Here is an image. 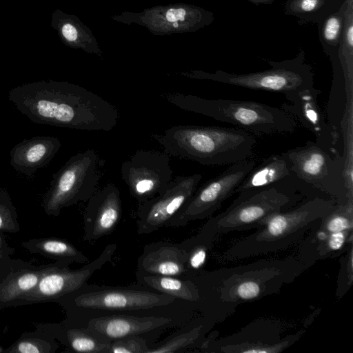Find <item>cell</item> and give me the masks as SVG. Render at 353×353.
Segmentation results:
<instances>
[{"label": "cell", "mask_w": 353, "mask_h": 353, "mask_svg": "<svg viewBox=\"0 0 353 353\" xmlns=\"http://www.w3.org/2000/svg\"><path fill=\"white\" fill-rule=\"evenodd\" d=\"M8 100L31 121L88 131H110L119 119L113 104L79 85L42 80L12 88Z\"/></svg>", "instance_id": "6da1fadb"}, {"label": "cell", "mask_w": 353, "mask_h": 353, "mask_svg": "<svg viewBox=\"0 0 353 353\" xmlns=\"http://www.w3.org/2000/svg\"><path fill=\"white\" fill-rule=\"evenodd\" d=\"M151 137L169 156L208 166H220L250 159L256 139L237 127L177 125Z\"/></svg>", "instance_id": "7a4b0ae2"}, {"label": "cell", "mask_w": 353, "mask_h": 353, "mask_svg": "<svg viewBox=\"0 0 353 353\" xmlns=\"http://www.w3.org/2000/svg\"><path fill=\"white\" fill-rule=\"evenodd\" d=\"M163 98L182 110L230 123L254 136L293 132L296 121L280 108L251 101L208 99L181 93H165Z\"/></svg>", "instance_id": "3957f363"}, {"label": "cell", "mask_w": 353, "mask_h": 353, "mask_svg": "<svg viewBox=\"0 0 353 353\" xmlns=\"http://www.w3.org/2000/svg\"><path fill=\"white\" fill-rule=\"evenodd\" d=\"M103 165L94 150L72 156L52 174L43 199L45 212L58 216L63 208L87 201L97 190Z\"/></svg>", "instance_id": "277c9868"}, {"label": "cell", "mask_w": 353, "mask_h": 353, "mask_svg": "<svg viewBox=\"0 0 353 353\" xmlns=\"http://www.w3.org/2000/svg\"><path fill=\"white\" fill-rule=\"evenodd\" d=\"M182 303L149 314H138L136 311L92 316L84 319L81 327L110 343L125 337L141 336L150 344L165 329L182 326L188 322L186 320L190 316L185 309H182Z\"/></svg>", "instance_id": "5b68a950"}, {"label": "cell", "mask_w": 353, "mask_h": 353, "mask_svg": "<svg viewBox=\"0 0 353 353\" xmlns=\"http://www.w3.org/2000/svg\"><path fill=\"white\" fill-rule=\"evenodd\" d=\"M72 304L81 320L111 313L136 312L185 302L148 289L86 284L71 294Z\"/></svg>", "instance_id": "8992f818"}, {"label": "cell", "mask_w": 353, "mask_h": 353, "mask_svg": "<svg viewBox=\"0 0 353 353\" xmlns=\"http://www.w3.org/2000/svg\"><path fill=\"white\" fill-rule=\"evenodd\" d=\"M282 154L294 177L345 203L348 190L343 157H333L319 144L311 141Z\"/></svg>", "instance_id": "52a82bcc"}, {"label": "cell", "mask_w": 353, "mask_h": 353, "mask_svg": "<svg viewBox=\"0 0 353 353\" xmlns=\"http://www.w3.org/2000/svg\"><path fill=\"white\" fill-rule=\"evenodd\" d=\"M272 69L247 74L218 70L195 72L190 77L213 81L247 89L283 93L285 95L314 87V74L302 60L270 62Z\"/></svg>", "instance_id": "ba28073f"}, {"label": "cell", "mask_w": 353, "mask_h": 353, "mask_svg": "<svg viewBox=\"0 0 353 353\" xmlns=\"http://www.w3.org/2000/svg\"><path fill=\"white\" fill-rule=\"evenodd\" d=\"M256 165L245 159L230 165L216 176L198 187L188 203L176 214L168 227L185 226L190 221L210 216L222 203L234 194L236 188Z\"/></svg>", "instance_id": "9c48e42d"}, {"label": "cell", "mask_w": 353, "mask_h": 353, "mask_svg": "<svg viewBox=\"0 0 353 353\" xmlns=\"http://www.w3.org/2000/svg\"><path fill=\"white\" fill-rule=\"evenodd\" d=\"M123 181L138 203L159 194L172 179L170 156L152 150L136 151L121 167Z\"/></svg>", "instance_id": "30bf717a"}, {"label": "cell", "mask_w": 353, "mask_h": 353, "mask_svg": "<svg viewBox=\"0 0 353 353\" xmlns=\"http://www.w3.org/2000/svg\"><path fill=\"white\" fill-rule=\"evenodd\" d=\"M202 178L199 173L176 176L159 194L138 203L137 234H148L168 227L172 219L190 199Z\"/></svg>", "instance_id": "8fae6325"}, {"label": "cell", "mask_w": 353, "mask_h": 353, "mask_svg": "<svg viewBox=\"0 0 353 353\" xmlns=\"http://www.w3.org/2000/svg\"><path fill=\"white\" fill-rule=\"evenodd\" d=\"M239 194L231 206L212 220L216 230L229 231L261 223L267 216L281 212L290 201L288 195L274 185Z\"/></svg>", "instance_id": "7c38bea8"}, {"label": "cell", "mask_w": 353, "mask_h": 353, "mask_svg": "<svg viewBox=\"0 0 353 353\" xmlns=\"http://www.w3.org/2000/svg\"><path fill=\"white\" fill-rule=\"evenodd\" d=\"M116 250L115 243L108 244L97 258L77 270H71L65 266H50L36 287L21 299L26 302L49 301L75 292L85 285L97 271L112 260Z\"/></svg>", "instance_id": "4fadbf2b"}, {"label": "cell", "mask_w": 353, "mask_h": 353, "mask_svg": "<svg viewBox=\"0 0 353 353\" xmlns=\"http://www.w3.org/2000/svg\"><path fill=\"white\" fill-rule=\"evenodd\" d=\"M83 214L84 240L95 241L112 233L121 217L119 189L112 183L105 185L87 201Z\"/></svg>", "instance_id": "5bb4252c"}, {"label": "cell", "mask_w": 353, "mask_h": 353, "mask_svg": "<svg viewBox=\"0 0 353 353\" xmlns=\"http://www.w3.org/2000/svg\"><path fill=\"white\" fill-rule=\"evenodd\" d=\"M321 91L312 87L285 95L288 102L281 109L290 114L296 122L312 132L317 139L327 143L334 141L333 130L325 122V116L318 103Z\"/></svg>", "instance_id": "9a60e30c"}, {"label": "cell", "mask_w": 353, "mask_h": 353, "mask_svg": "<svg viewBox=\"0 0 353 353\" xmlns=\"http://www.w3.org/2000/svg\"><path fill=\"white\" fill-rule=\"evenodd\" d=\"M335 206L334 201L316 197L290 212L272 214L261 222L266 223V226L259 237L265 239L284 237L310 221L327 216Z\"/></svg>", "instance_id": "2e32d148"}, {"label": "cell", "mask_w": 353, "mask_h": 353, "mask_svg": "<svg viewBox=\"0 0 353 353\" xmlns=\"http://www.w3.org/2000/svg\"><path fill=\"white\" fill-rule=\"evenodd\" d=\"M185 263L186 254L180 243L161 241L144 246L136 272L185 279Z\"/></svg>", "instance_id": "e0dca14e"}, {"label": "cell", "mask_w": 353, "mask_h": 353, "mask_svg": "<svg viewBox=\"0 0 353 353\" xmlns=\"http://www.w3.org/2000/svg\"><path fill=\"white\" fill-rule=\"evenodd\" d=\"M61 146L60 140L53 136L24 139L11 149L10 163L17 172L32 176L38 170L50 163Z\"/></svg>", "instance_id": "ac0fdd59"}, {"label": "cell", "mask_w": 353, "mask_h": 353, "mask_svg": "<svg viewBox=\"0 0 353 353\" xmlns=\"http://www.w3.org/2000/svg\"><path fill=\"white\" fill-rule=\"evenodd\" d=\"M293 176L287 160L281 154H273L254 165L236 188L234 193L276 185Z\"/></svg>", "instance_id": "d6986e66"}, {"label": "cell", "mask_w": 353, "mask_h": 353, "mask_svg": "<svg viewBox=\"0 0 353 353\" xmlns=\"http://www.w3.org/2000/svg\"><path fill=\"white\" fill-rule=\"evenodd\" d=\"M135 275L137 283L143 288L172 296L191 305H196L200 300L198 289L188 279L137 272Z\"/></svg>", "instance_id": "ffe728a7"}, {"label": "cell", "mask_w": 353, "mask_h": 353, "mask_svg": "<svg viewBox=\"0 0 353 353\" xmlns=\"http://www.w3.org/2000/svg\"><path fill=\"white\" fill-rule=\"evenodd\" d=\"M203 327L201 321L197 319L188 321L161 342L149 344L147 353L189 352L201 338Z\"/></svg>", "instance_id": "44dd1931"}, {"label": "cell", "mask_w": 353, "mask_h": 353, "mask_svg": "<svg viewBox=\"0 0 353 353\" xmlns=\"http://www.w3.org/2000/svg\"><path fill=\"white\" fill-rule=\"evenodd\" d=\"M50 268L39 271L19 272L8 276L0 284V301L7 303L21 299L36 287Z\"/></svg>", "instance_id": "7402d4cb"}, {"label": "cell", "mask_w": 353, "mask_h": 353, "mask_svg": "<svg viewBox=\"0 0 353 353\" xmlns=\"http://www.w3.org/2000/svg\"><path fill=\"white\" fill-rule=\"evenodd\" d=\"M34 252L56 258L64 263H88V257L69 242L57 239L33 240L27 243Z\"/></svg>", "instance_id": "603a6c76"}, {"label": "cell", "mask_w": 353, "mask_h": 353, "mask_svg": "<svg viewBox=\"0 0 353 353\" xmlns=\"http://www.w3.org/2000/svg\"><path fill=\"white\" fill-rule=\"evenodd\" d=\"M66 338L70 348L77 352L108 353L110 342L96 336L83 327H73L66 332Z\"/></svg>", "instance_id": "cb8c5ba5"}, {"label": "cell", "mask_w": 353, "mask_h": 353, "mask_svg": "<svg viewBox=\"0 0 353 353\" xmlns=\"http://www.w3.org/2000/svg\"><path fill=\"white\" fill-rule=\"evenodd\" d=\"M352 203L347 202L335 206L334 209L326 216V229L332 233L347 231L352 228Z\"/></svg>", "instance_id": "d4e9b609"}, {"label": "cell", "mask_w": 353, "mask_h": 353, "mask_svg": "<svg viewBox=\"0 0 353 353\" xmlns=\"http://www.w3.org/2000/svg\"><path fill=\"white\" fill-rule=\"evenodd\" d=\"M148 344L141 336L125 337L110 342L108 353H147Z\"/></svg>", "instance_id": "484cf974"}, {"label": "cell", "mask_w": 353, "mask_h": 353, "mask_svg": "<svg viewBox=\"0 0 353 353\" xmlns=\"http://www.w3.org/2000/svg\"><path fill=\"white\" fill-rule=\"evenodd\" d=\"M343 54L347 61L352 63L353 49V14L352 0H348L345 14L343 33Z\"/></svg>", "instance_id": "4316f807"}, {"label": "cell", "mask_w": 353, "mask_h": 353, "mask_svg": "<svg viewBox=\"0 0 353 353\" xmlns=\"http://www.w3.org/2000/svg\"><path fill=\"white\" fill-rule=\"evenodd\" d=\"M50 349V345L45 341L25 339L15 343L7 351L14 353H48Z\"/></svg>", "instance_id": "83f0119b"}, {"label": "cell", "mask_w": 353, "mask_h": 353, "mask_svg": "<svg viewBox=\"0 0 353 353\" xmlns=\"http://www.w3.org/2000/svg\"><path fill=\"white\" fill-rule=\"evenodd\" d=\"M343 22L337 15H332L325 21L323 34L325 40L330 44H336L339 42L342 32Z\"/></svg>", "instance_id": "f1b7e54d"}, {"label": "cell", "mask_w": 353, "mask_h": 353, "mask_svg": "<svg viewBox=\"0 0 353 353\" xmlns=\"http://www.w3.org/2000/svg\"><path fill=\"white\" fill-rule=\"evenodd\" d=\"M261 288L258 283L246 281L240 283L236 288V294L242 299H251L259 296Z\"/></svg>", "instance_id": "f546056e"}, {"label": "cell", "mask_w": 353, "mask_h": 353, "mask_svg": "<svg viewBox=\"0 0 353 353\" xmlns=\"http://www.w3.org/2000/svg\"><path fill=\"white\" fill-rule=\"evenodd\" d=\"M323 3V0H292L290 9L292 12L309 13L316 10Z\"/></svg>", "instance_id": "4dcf8cb0"}, {"label": "cell", "mask_w": 353, "mask_h": 353, "mask_svg": "<svg viewBox=\"0 0 353 353\" xmlns=\"http://www.w3.org/2000/svg\"><path fill=\"white\" fill-rule=\"evenodd\" d=\"M347 231L336 232L330 233L328 239V246L333 250H339L343 245Z\"/></svg>", "instance_id": "1f68e13d"}, {"label": "cell", "mask_w": 353, "mask_h": 353, "mask_svg": "<svg viewBox=\"0 0 353 353\" xmlns=\"http://www.w3.org/2000/svg\"><path fill=\"white\" fill-rule=\"evenodd\" d=\"M186 10L183 8H170L165 13L167 21L174 23L178 21H184Z\"/></svg>", "instance_id": "d6a6232c"}, {"label": "cell", "mask_w": 353, "mask_h": 353, "mask_svg": "<svg viewBox=\"0 0 353 353\" xmlns=\"http://www.w3.org/2000/svg\"><path fill=\"white\" fill-rule=\"evenodd\" d=\"M254 2L261 3H270L272 0H251Z\"/></svg>", "instance_id": "836d02e7"}, {"label": "cell", "mask_w": 353, "mask_h": 353, "mask_svg": "<svg viewBox=\"0 0 353 353\" xmlns=\"http://www.w3.org/2000/svg\"><path fill=\"white\" fill-rule=\"evenodd\" d=\"M173 26H174V28H177V27L179 26L178 23H177V22H174V23H173Z\"/></svg>", "instance_id": "e575fe53"}]
</instances>
